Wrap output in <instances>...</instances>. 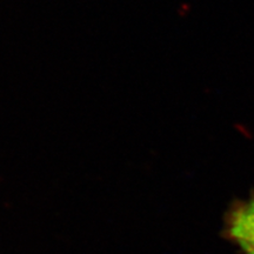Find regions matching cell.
<instances>
[{
	"instance_id": "obj_1",
	"label": "cell",
	"mask_w": 254,
	"mask_h": 254,
	"mask_svg": "<svg viewBox=\"0 0 254 254\" xmlns=\"http://www.w3.org/2000/svg\"><path fill=\"white\" fill-rule=\"evenodd\" d=\"M222 236L243 254H254V190L249 198L234 200L224 218Z\"/></svg>"
}]
</instances>
